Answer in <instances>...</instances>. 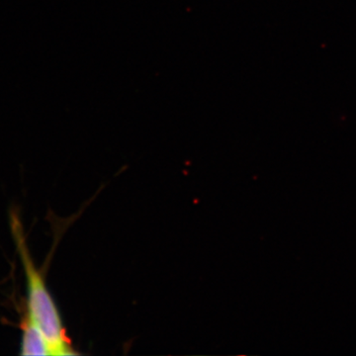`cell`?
<instances>
[{
	"instance_id": "cell-1",
	"label": "cell",
	"mask_w": 356,
	"mask_h": 356,
	"mask_svg": "<svg viewBox=\"0 0 356 356\" xmlns=\"http://www.w3.org/2000/svg\"><path fill=\"white\" fill-rule=\"evenodd\" d=\"M16 247L24 268L27 284V315L43 332L51 355H76L70 348L58 307L47 288L39 269L35 266L24 236L22 227L15 217L11 220Z\"/></svg>"
},
{
	"instance_id": "cell-2",
	"label": "cell",
	"mask_w": 356,
	"mask_h": 356,
	"mask_svg": "<svg viewBox=\"0 0 356 356\" xmlns=\"http://www.w3.org/2000/svg\"><path fill=\"white\" fill-rule=\"evenodd\" d=\"M20 355H51L50 346L43 332L28 316H26L22 324Z\"/></svg>"
}]
</instances>
